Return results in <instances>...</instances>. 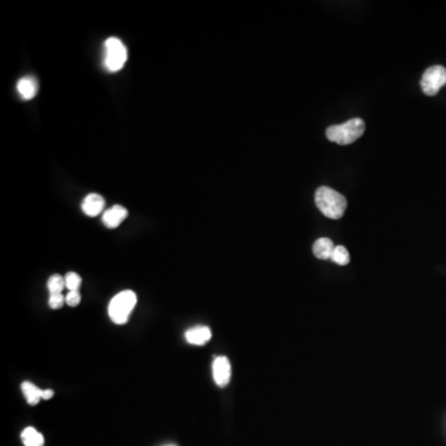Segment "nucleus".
<instances>
[{"label": "nucleus", "instance_id": "obj_20", "mask_svg": "<svg viewBox=\"0 0 446 446\" xmlns=\"http://www.w3.org/2000/svg\"><path fill=\"white\" fill-rule=\"evenodd\" d=\"M171 446H172V445H171Z\"/></svg>", "mask_w": 446, "mask_h": 446}, {"label": "nucleus", "instance_id": "obj_14", "mask_svg": "<svg viewBox=\"0 0 446 446\" xmlns=\"http://www.w3.org/2000/svg\"><path fill=\"white\" fill-rule=\"evenodd\" d=\"M331 260L339 265H347L350 263V253L344 245H336Z\"/></svg>", "mask_w": 446, "mask_h": 446}, {"label": "nucleus", "instance_id": "obj_16", "mask_svg": "<svg viewBox=\"0 0 446 446\" xmlns=\"http://www.w3.org/2000/svg\"><path fill=\"white\" fill-rule=\"evenodd\" d=\"M65 282H66V288L69 291H77L78 288L81 287L82 279L77 273L69 271V273H67V276L65 277Z\"/></svg>", "mask_w": 446, "mask_h": 446}, {"label": "nucleus", "instance_id": "obj_5", "mask_svg": "<svg viewBox=\"0 0 446 446\" xmlns=\"http://www.w3.org/2000/svg\"><path fill=\"white\" fill-rule=\"evenodd\" d=\"M446 85V69L444 66L435 65L423 74L421 80V91L427 96L438 95Z\"/></svg>", "mask_w": 446, "mask_h": 446}, {"label": "nucleus", "instance_id": "obj_17", "mask_svg": "<svg viewBox=\"0 0 446 446\" xmlns=\"http://www.w3.org/2000/svg\"><path fill=\"white\" fill-rule=\"evenodd\" d=\"M66 298L63 296V293L60 294H50V299H49V305L51 309H61L65 305Z\"/></svg>", "mask_w": 446, "mask_h": 446}, {"label": "nucleus", "instance_id": "obj_18", "mask_svg": "<svg viewBox=\"0 0 446 446\" xmlns=\"http://www.w3.org/2000/svg\"><path fill=\"white\" fill-rule=\"evenodd\" d=\"M80 302H81V294H80V291L77 290V291H69V294H67V296H66V302H67V305H69V306H77L78 304H80Z\"/></svg>", "mask_w": 446, "mask_h": 446}, {"label": "nucleus", "instance_id": "obj_7", "mask_svg": "<svg viewBox=\"0 0 446 446\" xmlns=\"http://www.w3.org/2000/svg\"><path fill=\"white\" fill-rule=\"evenodd\" d=\"M106 201L98 194H89L82 202V211L89 217H96L103 212Z\"/></svg>", "mask_w": 446, "mask_h": 446}, {"label": "nucleus", "instance_id": "obj_1", "mask_svg": "<svg viewBox=\"0 0 446 446\" xmlns=\"http://www.w3.org/2000/svg\"><path fill=\"white\" fill-rule=\"evenodd\" d=\"M315 203L321 214L331 220H339L345 214L347 208L345 196L327 186H321L316 190Z\"/></svg>", "mask_w": 446, "mask_h": 446}, {"label": "nucleus", "instance_id": "obj_13", "mask_svg": "<svg viewBox=\"0 0 446 446\" xmlns=\"http://www.w3.org/2000/svg\"><path fill=\"white\" fill-rule=\"evenodd\" d=\"M21 439L25 446H44V436L35 427H29L23 430Z\"/></svg>", "mask_w": 446, "mask_h": 446}, {"label": "nucleus", "instance_id": "obj_10", "mask_svg": "<svg viewBox=\"0 0 446 446\" xmlns=\"http://www.w3.org/2000/svg\"><path fill=\"white\" fill-rule=\"evenodd\" d=\"M16 88H18L20 96L24 100L29 101V100H32L38 93V81L32 76H26V77L20 78L18 85H16Z\"/></svg>", "mask_w": 446, "mask_h": 446}, {"label": "nucleus", "instance_id": "obj_9", "mask_svg": "<svg viewBox=\"0 0 446 446\" xmlns=\"http://www.w3.org/2000/svg\"><path fill=\"white\" fill-rule=\"evenodd\" d=\"M185 337L191 345L202 346L211 339L212 333L210 327L195 326L186 331Z\"/></svg>", "mask_w": 446, "mask_h": 446}, {"label": "nucleus", "instance_id": "obj_12", "mask_svg": "<svg viewBox=\"0 0 446 446\" xmlns=\"http://www.w3.org/2000/svg\"><path fill=\"white\" fill-rule=\"evenodd\" d=\"M21 390L30 405H36L40 402V399H43V390H40L32 382H23Z\"/></svg>", "mask_w": 446, "mask_h": 446}, {"label": "nucleus", "instance_id": "obj_8", "mask_svg": "<svg viewBox=\"0 0 446 446\" xmlns=\"http://www.w3.org/2000/svg\"><path fill=\"white\" fill-rule=\"evenodd\" d=\"M128 217V210L120 205H115L103 214V223L108 228H117Z\"/></svg>", "mask_w": 446, "mask_h": 446}, {"label": "nucleus", "instance_id": "obj_15", "mask_svg": "<svg viewBox=\"0 0 446 446\" xmlns=\"http://www.w3.org/2000/svg\"><path fill=\"white\" fill-rule=\"evenodd\" d=\"M65 287H66L65 278L58 276V274H54L49 279V282H47V289L50 291V294H60V293H63Z\"/></svg>", "mask_w": 446, "mask_h": 446}, {"label": "nucleus", "instance_id": "obj_11", "mask_svg": "<svg viewBox=\"0 0 446 446\" xmlns=\"http://www.w3.org/2000/svg\"><path fill=\"white\" fill-rule=\"evenodd\" d=\"M333 251H335V245L330 238H319L313 245L315 257L322 259V260L331 259Z\"/></svg>", "mask_w": 446, "mask_h": 446}, {"label": "nucleus", "instance_id": "obj_3", "mask_svg": "<svg viewBox=\"0 0 446 446\" xmlns=\"http://www.w3.org/2000/svg\"><path fill=\"white\" fill-rule=\"evenodd\" d=\"M135 305H137V294L134 291L132 290L120 291V294L114 296L109 302L108 314L111 320L118 325L126 324Z\"/></svg>", "mask_w": 446, "mask_h": 446}, {"label": "nucleus", "instance_id": "obj_2", "mask_svg": "<svg viewBox=\"0 0 446 446\" xmlns=\"http://www.w3.org/2000/svg\"><path fill=\"white\" fill-rule=\"evenodd\" d=\"M366 124L361 118H353L342 124L328 126L326 137L330 142L339 145L352 144L365 133Z\"/></svg>", "mask_w": 446, "mask_h": 446}, {"label": "nucleus", "instance_id": "obj_4", "mask_svg": "<svg viewBox=\"0 0 446 446\" xmlns=\"http://www.w3.org/2000/svg\"><path fill=\"white\" fill-rule=\"evenodd\" d=\"M104 66L109 72H118L124 67L128 58L126 45L118 38H109L104 43Z\"/></svg>", "mask_w": 446, "mask_h": 446}, {"label": "nucleus", "instance_id": "obj_6", "mask_svg": "<svg viewBox=\"0 0 446 446\" xmlns=\"http://www.w3.org/2000/svg\"><path fill=\"white\" fill-rule=\"evenodd\" d=\"M212 372H214V379L219 387H226L230 383L231 379V364L225 356H219L216 357L212 365Z\"/></svg>", "mask_w": 446, "mask_h": 446}, {"label": "nucleus", "instance_id": "obj_19", "mask_svg": "<svg viewBox=\"0 0 446 446\" xmlns=\"http://www.w3.org/2000/svg\"><path fill=\"white\" fill-rule=\"evenodd\" d=\"M54 394H55V392L52 390H43V399L49 401V399H51L54 397Z\"/></svg>", "mask_w": 446, "mask_h": 446}]
</instances>
